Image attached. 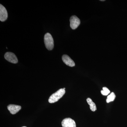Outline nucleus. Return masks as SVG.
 I'll list each match as a JSON object with an SVG mask.
<instances>
[{"instance_id": "1a4fd4ad", "label": "nucleus", "mask_w": 127, "mask_h": 127, "mask_svg": "<svg viewBox=\"0 0 127 127\" xmlns=\"http://www.w3.org/2000/svg\"><path fill=\"white\" fill-rule=\"evenodd\" d=\"M88 103L90 106V108L91 110L93 112H95L96 110V107L95 103L90 98H88L87 99Z\"/></svg>"}, {"instance_id": "39448f33", "label": "nucleus", "mask_w": 127, "mask_h": 127, "mask_svg": "<svg viewBox=\"0 0 127 127\" xmlns=\"http://www.w3.org/2000/svg\"><path fill=\"white\" fill-rule=\"evenodd\" d=\"M63 127H76L75 121L70 118H66L62 123Z\"/></svg>"}, {"instance_id": "20e7f679", "label": "nucleus", "mask_w": 127, "mask_h": 127, "mask_svg": "<svg viewBox=\"0 0 127 127\" xmlns=\"http://www.w3.org/2000/svg\"><path fill=\"white\" fill-rule=\"evenodd\" d=\"M4 58L7 61L11 63L16 64L18 63V61L17 57L13 53L11 52L6 53L4 55Z\"/></svg>"}, {"instance_id": "6e6552de", "label": "nucleus", "mask_w": 127, "mask_h": 127, "mask_svg": "<svg viewBox=\"0 0 127 127\" xmlns=\"http://www.w3.org/2000/svg\"><path fill=\"white\" fill-rule=\"evenodd\" d=\"M7 108L10 113L12 114L17 113L21 109V106L12 104H9L7 106Z\"/></svg>"}, {"instance_id": "7ed1b4c3", "label": "nucleus", "mask_w": 127, "mask_h": 127, "mask_svg": "<svg viewBox=\"0 0 127 127\" xmlns=\"http://www.w3.org/2000/svg\"><path fill=\"white\" fill-rule=\"evenodd\" d=\"M70 21V26L71 29L73 30L77 28L81 23L79 18L75 15L71 17Z\"/></svg>"}, {"instance_id": "f03ea898", "label": "nucleus", "mask_w": 127, "mask_h": 127, "mask_svg": "<svg viewBox=\"0 0 127 127\" xmlns=\"http://www.w3.org/2000/svg\"><path fill=\"white\" fill-rule=\"evenodd\" d=\"M45 45L48 50H52L54 47V40L52 36L49 33L45 34L44 38Z\"/></svg>"}, {"instance_id": "f257e3e1", "label": "nucleus", "mask_w": 127, "mask_h": 127, "mask_svg": "<svg viewBox=\"0 0 127 127\" xmlns=\"http://www.w3.org/2000/svg\"><path fill=\"white\" fill-rule=\"evenodd\" d=\"M65 93V89H59L50 96L48 99V102L50 103H51L56 102L63 96Z\"/></svg>"}, {"instance_id": "9b49d317", "label": "nucleus", "mask_w": 127, "mask_h": 127, "mask_svg": "<svg viewBox=\"0 0 127 127\" xmlns=\"http://www.w3.org/2000/svg\"><path fill=\"white\" fill-rule=\"evenodd\" d=\"M103 90L101 91V93L102 95L107 96L110 93V91L109 89L106 87L103 88Z\"/></svg>"}, {"instance_id": "423d86ee", "label": "nucleus", "mask_w": 127, "mask_h": 127, "mask_svg": "<svg viewBox=\"0 0 127 127\" xmlns=\"http://www.w3.org/2000/svg\"><path fill=\"white\" fill-rule=\"evenodd\" d=\"M8 14L7 10L2 5H0V20L4 22L7 20Z\"/></svg>"}, {"instance_id": "9d476101", "label": "nucleus", "mask_w": 127, "mask_h": 127, "mask_svg": "<svg viewBox=\"0 0 127 127\" xmlns=\"http://www.w3.org/2000/svg\"><path fill=\"white\" fill-rule=\"evenodd\" d=\"M116 97V96L115 94L113 92H112L110 95L108 96L106 100V102L108 103L111 102L113 101L114 100H115Z\"/></svg>"}, {"instance_id": "4468645a", "label": "nucleus", "mask_w": 127, "mask_h": 127, "mask_svg": "<svg viewBox=\"0 0 127 127\" xmlns=\"http://www.w3.org/2000/svg\"></svg>"}, {"instance_id": "0eeeda50", "label": "nucleus", "mask_w": 127, "mask_h": 127, "mask_svg": "<svg viewBox=\"0 0 127 127\" xmlns=\"http://www.w3.org/2000/svg\"><path fill=\"white\" fill-rule=\"evenodd\" d=\"M63 61L65 64L70 67H73L75 64L74 61L68 56L64 55L62 57Z\"/></svg>"}, {"instance_id": "f8f14e48", "label": "nucleus", "mask_w": 127, "mask_h": 127, "mask_svg": "<svg viewBox=\"0 0 127 127\" xmlns=\"http://www.w3.org/2000/svg\"><path fill=\"white\" fill-rule=\"evenodd\" d=\"M101 1H104V0H101Z\"/></svg>"}, {"instance_id": "ddd939ff", "label": "nucleus", "mask_w": 127, "mask_h": 127, "mask_svg": "<svg viewBox=\"0 0 127 127\" xmlns=\"http://www.w3.org/2000/svg\"><path fill=\"white\" fill-rule=\"evenodd\" d=\"M63 89H65V88H64Z\"/></svg>"}]
</instances>
